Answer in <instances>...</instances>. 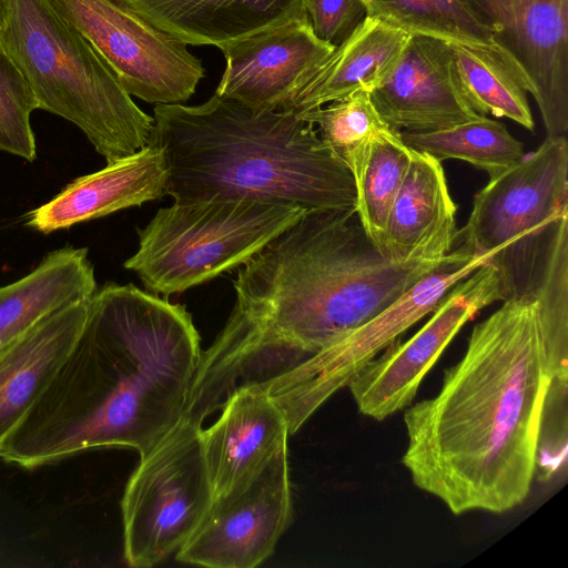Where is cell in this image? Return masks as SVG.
Wrapping results in <instances>:
<instances>
[{"label":"cell","mask_w":568,"mask_h":568,"mask_svg":"<svg viewBox=\"0 0 568 568\" xmlns=\"http://www.w3.org/2000/svg\"><path fill=\"white\" fill-rule=\"evenodd\" d=\"M383 256L354 209L306 210L239 270L233 311L200 362L215 402L265 386L448 262Z\"/></svg>","instance_id":"obj_1"},{"label":"cell","mask_w":568,"mask_h":568,"mask_svg":"<svg viewBox=\"0 0 568 568\" xmlns=\"http://www.w3.org/2000/svg\"><path fill=\"white\" fill-rule=\"evenodd\" d=\"M555 384L532 295L476 324L439 392L404 413L402 464L450 513L503 514L528 497Z\"/></svg>","instance_id":"obj_2"},{"label":"cell","mask_w":568,"mask_h":568,"mask_svg":"<svg viewBox=\"0 0 568 568\" xmlns=\"http://www.w3.org/2000/svg\"><path fill=\"white\" fill-rule=\"evenodd\" d=\"M200 341L183 305L133 284L97 288L73 349L0 458L32 469L103 447L143 457L183 414Z\"/></svg>","instance_id":"obj_3"},{"label":"cell","mask_w":568,"mask_h":568,"mask_svg":"<svg viewBox=\"0 0 568 568\" xmlns=\"http://www.w3.org/2000/svg\"><path fill=\"white\" fill-rule=\"evenodd\" d=\"M152 118L149 145L162 154L165 195L174 202L356 207L352 173L293 111L257 110L214 93L200 105L158 104Z\"/></svg>","instance_id":"obj_4"},{"label":"cell","mask_w":568,"mask_h":568,"mask_svg":"<svg viewBox=\"0 0 568 568\" xmlns=\"http://www.w3.org/2000/svg\"><path fill=\"white\" fill-rule=\"evenodd\" d=\"M0 44L27 78L38 109L74 123L106 163L149 144L153 118L51 0H6Z\"/></svg>","instance_id":"obj_5"},{"label":"cell","mask_w":568,"mask_h":568,"mask_svg":"<svg viewBox=\"0 0 568 568\" xmlns=\"http://www.w3.org/2000/svg\"><path fill=\"white\" fill-rule=\"evenodd\" d=\"M568 227V142L547 136L540 146L490 178L476 193L460 247L489 256L504 301L532 295L560 233Z\"/></svg>","instance_id":"obj_6"},{"label":"cell","mask_w":568,"mask_h":568,"mask_svg":"<svg viewBox=\"0 0 568 568\" xmlns=\"http://www.w3.org/2000/svg\"><path fill=\"white\" fill-rule=\"evenodd\" d=\"M305 211L248 199L174 202L138 230V251L124 267L150 293H181L243 264Z\"/></svg>","instance_id":"obj_7"},{"label":"cell","mask_w":568,"mask_h":568,"mask_svg":"<svg viewBox=\"0 0 568 568\" xmlns=\"http://www.w3.org/2000/svg\"><path fill=\"white\" fill-rule=\"evenodd\" d=\"M202 425L183 414L140 459L121 501L124 559L152 567L194 532L213 500L201 445Z\"/></svg>","instance_id":"obj_8"},{"label":"cell","mask_w":568,"mask_h":568,"mask_svg":"<svg viewBox=\"0 0 568 568\" xmlns=\"http://www.w3.org/2000/svg\"><path fill=\"white\" fill-rule=\"evenodd\" d=\"M488 257H474L456 247L448 262L422 277L375 316L263 386L284 414L290 435L346 387L369 361L432 313L456 283L486 264Z\"/></svg>","instance_id":"obj_9"},{"label":"cell","mask_w":568,"mask_h":568,"mask_svg":"<svg viewBox=\"0 0 568 568\" xmlns=\"http://www.w3.org/2000/svg\"><path fill=\"white\" fill-rule=\"evenodd\" d=\"M112 68L132 97L148 103L185 102L204 77L186 44L159 30L122 0H51Z\"/></svg>","instance_id":"obj_10"},{"label":"cell","mask_w":568,"mask_h":568,"mask_svg":"<svg viewBox=\"0 0 568 568\" xmlns=\"http://www.w3.org/2000/svg\"><path fill=\"white\" fill-rule=\"evenodd\" d=\"M504 298L499 277L488 264L456 283L417 333L396 339L352 378L347 387L358 412L383 420L412 405L423 378L459 329Z\"/></svg>","instance_id":"obj_11"},{"label":"cell","mask_w":568,"mask_h":568,"mask_svg":"<svg viewBox=\"0 0 568 568\" xmlns=\"http://www.w3.org/2000/svg\"><path fill=\"white\" fill-rule=\"evenodd\" d=\"M292 519L286 445L250 483L213 498L175 559L211 568L256 567L273 554Z\"/></svg>","instance_id":"obj_12"},{"label":"cell","mask_w":568,"mask_h":568,"mask_svg":"<svg viewBox=\"0 0 568 568\" xmlns=\"http://www.w3.org/2000/svg\"><path fill=\"white\" fill-rule=\"evenodd\" d=\"M523 70L547 136L568 131V0H459Z\"/></svg>","instance_id":"obj_13"},{"label":"cell","mask_w":568,"mask_h":568,"mask_svg":"<svg viewBox=\"0 0 568 568\" xmlns=\"http://www.w3.org/2000/svg\"><path fill=\"white\" fill-rule=\"evenodd\" d=\"M308 19H295L221 48L225 69L215 93L257 110H280L334 50Z\"/></svg>","instance_id":"obj_14"},{"label":"cell","mask_w":568,"mask_h":568,"mask_svg":"<svg viewBox=\"0 0 568 568\" xmlns=\"http://www.w3.org/2000/svg\"><path fill=\"white\" fill-rule=\"evenodd\" d=\"M369 94L397 132L444 130L480 116L458 87L450 42L430 36L410 34L393 71Z\"/></svg>","instance_id":"obj_15"},{"label":"cell","mask_w":568,"mask_h":568,"mask_svg":"<svg viewBox=\"0 0 568 568\" xmlns=\"http://www.w3.org/2000/svg\"><path fill=\"white\" fill-rule=\"evenodd\" d=\"M221 416L201 430L203 457L213 498L250 483L287 445L284 414L257 385L237 388Z\"/></svg>","instance_id":"obj_16"},{"label":"cell","mask_w":568,"mask_h":568,"mask_svg":"<svg viewBox=\"0 0 568 568\" xmlns=\"http://www.w3.org/2000/svg\"><path fill=\"white\" fill-rule=\"evenodd\" d=\"M88 300L59 308L0 347V446L22 423L73 349Z\"/></svg>","instance_id":"obj_17"},{"label":"cell","mask_w":568,"mask_h":568,"mask_svg":"<svg viewBox=\"0 0 568 568\" xmlns=\"http://www.w3.org/2000/svg\"><path fill=\"white\" fill-rule=\"evenodd\" d=\"M456 211L442 162L413 150L379 252L395 262L445 257L457 240Z\"/></svg>","instance_id":"obj_18"},{"label":"cell","mask_w":568,"mask_h":568,"mask_svg":"<svg viewBox=\"0 0 568 568\" xmlns=\"http://www.w3.org/2000/svg\"><path fill=\"white\" fill-rule=\"evenodd\" d=\"M166 170L159 149L146 145L78 178L48 203L29 213L28 224L42 233L141 205L165 195Z\"/></svg>","instance_id":"obj_19"},{"label":"cell","mask_w":568,"mask_h":568,"mask_svg":"<svg viewBox=\"0 0 568 568\" xmlns=\"http://www.w3.org/2000/svg\"><path fill=\"white\" fill-rule=\"evenodd\" d=\"M180 42L223 48L295 19H308L305 0H122Z\"/></svg>","instance_id":"obj_20"},{"label":"cell","mask_w":568,"mask_h":568,"mask_svg":"<svg viewBox=\"0 0 568 568\" xmlns=\"http://www.w3.org/2000/svg\"><path fill=\"white\" fill-rule=\"evenodd\" d=\"M409 36L379 19L366 17L278 111L302 113L356 91L371 92L393 71Z\"/></svg>","instance_id":"obj_21"},{"label":"cell","mask_w":568,"mask_h":568,"mask_svg":"<svg viewBox=\"0 0 568 568\" xmlns=\"http://www.w3.org/2000/svg\"><path fill=\"white\" fill-rule=\"evenodd\" d=\"M95 290L87 248L49 253L30 274L0 287V347L52 312L90 298Z\"/></svg>","instance_id":"obj_22"},{"label":"cell","mask_w":568,"mask_h":568,"mask_svg":"<svg viewBox=\"0 0 568 568\" xmlns=\"http://www.w3.org/2000/svg\"><path fill=\"white\" fill-rule=\"evenodd\" d=\"M450 48L458 87L471 109L479 115L510 119L532 131L529 84L520 67L494 42H450Z\"/></svg>","instance_id":"obj_23"},{"label":"cell","mask_w":568,"mask_h":568,"mask_svg":"<svg viewBox=\"0 0 568 568\" xmlns=\"http://www.w3.org/2000/svg\"><path fill=\"white\" fill-rule=\"evenodd\" d=\"M402 141L415 151L444 161L463 160L489 174V179L519 162L524 144L499 121L480 115L448 129L429 132H399Z\"/></svg>","instance_id":"obj_24"},{"label":"cell","mask_w":568,"mask_h":568,"mask_svg":"<svg viewBox=\"0 0 568 568\" xmlns=\"http://www.w3.org/2000/svg\"><path fill=\"white\" fill-rule=\"evenodd\" d=\"M296 114L314 124L323 143L349 170L355 185L365 170L373 143L394 131L365 90Z\"/></svg>","instance_id":"obj_25"},{"label":"cell","mask_w":568,"mask_h":568,"mask_svg":"<svg viewBox=\"0 0 568 568\" xmlns=\"http://www.w3.org/2000/svg\"><path fill=\"white\" fill-rule=\"evenodd\" d=\"M413 150L392 131L373 143L356 184V211L368 237L379 250L388 216L410 163Z\"/></svg>","instance_id":"obj_26"},{"label":"cell","mask_w":568,"mask_h":568,"mask_svg":"<svg viewBox=\"0 0 568 568\" xmlns=\"http://www.w3.org/2000/svg\"><path fill=\"white\" fill-rule=\"evenodd\" d=\"M367 17L403 30L450 42L493 43L491 33L479 24L459 0H363Z\"/></svg>","instance_id":"obj_27"},{"label":"cell","mask_w":568,"mask_h":568,"mask_svg":"<svg viewBox=\"0 0 568 568\" xmlns=\"http://www.w3.org/2000/svg\"><path fill=\"white\" fill-rule=\"evenodd\" d=\"M555 383L568 382V229L558 236L535 293Z\"/></svg>","instance_id":"obj_28"},{"label":"cell","mask_w":568,"mask_h":568,"mask_svg":"<svg viewBox=\"0 0 568 568\" xmlns=\"http://www.w3.org/2000/svg\"><path fill=\"white\" fill-rule=\"evenodd\" d=\"M38 109L34 93L12 58L0 44V150L28 161L36 159L30 115Z\"/></svg>","instance_id":"obj_29"},{"label":"cell","mask_w":568,"mask_h":568,"mask_svg":"<svg viewBox=\"0 0 568 568\" xmlns=\"http://www.w3.org/2000/svg\"><path fill=\"white\" fill-rule=\"evenodd\" d=\"M305 9L315 36L334 47L367 17L363 0H305Z\"/></svg>","instance_id":"obj_30"},{"label":"cell","mask_w":568,"mask_h":568,"mask_svg":"<svg viewBox=\"0 0 568 568\" xmlns=\"http://www.w3.org/2000/svg\"><path fill=\"white\" fill-rule=\"evenodd\" d=\"M6 0H0V31L4 23Z\"/></svg>","instance_id":"obj_31"}]
</instances>
